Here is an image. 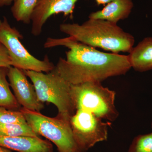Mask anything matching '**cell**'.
Instances as JSON below:
<instances>
[{"mask_svg": "<svg viewBox=\"0 0 152 152\" xmlns=\"http://www.w3.org/2000/svg\"><path fill=\"white\" fill-rule=\"evenodd\" d=\"M58 46L69 51L66 58H60L55 68L71 85L101 83L111 77L126 75L132 68L128 56L99 51L70 37L48 38L44 44L47 48Z\"/></svg>", "mask_w": 152, "mask_h": 152, "instance_id": "cell-1", "label": "cell"}, {"mask_svg": "<svg viewBox=\"0 0 152 152\" xmlns=\"http://www.w3.org/2000/svg\"><path fill=\"white\" fill-rule=\"evenodd\" d=\"M59 29L80 42L114 53H129L135 42L134 37L117 24L101 19L88 18L81 25L62 23Z\"/></svg>", "mask_w": 152, "mask_h": 152, "instance_id": "cell-2", "label": "cell"}, {"mask_svg": "<svg viewBox=\"0 0 152 152\" xmlns=\"http://www.w3.org/2000/svg\"><path fill=\"white\" fill-rule=\"evenodd\" d=\"M23 71L33 83L39 100L43 103L53 104L58 109L57 116L70 122L76 111L71 96V84L61 77L55 68L45 73Z\"/></svg>", "mask_w": 152, "mask_h": 152, "instance_id": "cell-3", "label": "cell"}, {"mask_svg": "<svg viewBox=\"0 0 152 152\" xmlns=\"http://www.w3.org/2000/svg\"><path fill=\"white\" fill-rule=\"evenodd\" d=\"M75 107L92 113L102 120L113 122L119 114L115 105L116 92L101 83L89 82L71 85Z\"/></svg>", "mask_w": 152, "mask_h": 152, "instance_id": "cell-4", "label": "cell"}, {"mask_svg": "<svg viewBox=\"0 0 152 152\" xmlns=\"http://www.w3.org/2000/svg\"><path fill=\"white\" fill-rule=\"evenodd\" d=\"M20 110L33 130L54 144L59 152L81 151L74 138L70 122L58 116H46L40 112L24 108Z\"/></svg>", "mask_w": 152, "mask_h": 152, "instance_id": "cell-5", "label": "cell"}, {"mask_svg": "<svg viewBox=\"0 0 152 152\" xmlns=\"http://www.w3.org/2000/svg\"><path fill=\"white\" fill-rule=\"evenodd\" d=\"M23 36L16 28L9 24L7 18L0 19V42L7 50L12 66L23 71L48 73L55 66L46 56L44 60L38 59L28 51L21 42Z\"/></svg>", "mask_w": 152, "mask_h": 152, "instance_id": "cell-6", "label": "cell"}, {"mask_svg": "<svg viewBox=\"0 0 152 152\" xmlns=\"http://www.w3.org/2000/svg\"><path fill=\"white\" fill-rule=\"evenodd\" d=\"M92 113L77 110L70 120L74 138L79 150L86 151L95 145L107 140L112 123L106 121Z\"/></svg>", "mask_w": 152, "mask_h": 152, "instance_id": "cell-7", "label": "cell"}, {"mask_svg": "<svg viewBox=\"0 0 152 152\" xmlns=\"http://www.w3.org/2000/svg\"><path fill=\"white\" fill-rule=\"evenodd\" d=\"M78 0H37L32 15L31 31L33 35L42 33L44 25L52 16L63 14L72 17Z\"/></svg>", "mask_w": 152, "mask_h": 152, "instance_id": "cell-8", "label": "cell"}, {"mask_svg": "<svg viewBox=\"0 0 152 152\" xmlns=\"http://www.w3.org/2000/svg\"><path fill=\"white\" fill-rule=\"evenodd\" d=\"M7 77L14 96L23 108L38 112L44 108L43 103L39 100L34 85L28 81L23 71L11 66L8 69Z\"/></svg>", "mask_w": 152, "mask_h": 152, "instance_id": "cell-9", "label": "cell"}, {"mask_svg": "<svg viewBox=\"0 0 152 152\" xmlns=\"http://www.w3.org/2000/svg\"><path fill=\"white\" fill-rule=\"evenodd\" d=\"M0 147L18 152H53L52 144L40 137L0 135Z\"/></svg>", "mask_w": 152, "mask_h": 152, "instance_id": "cell-10", "label": "cell"}, {"mask_svg": "<svg viewBox=\"0 0 152 152\" xmlns=\"http://www.w3.org/2000/svg\"><path fill=\"white\" fill-rule=\"evenodd\" d=\"M134 7L132 0H113L100 10L91 13L88 18L101 19L117 24L127 18Z\"/></svg>", "mask_w": 152, "mask_h": 152, "instance_id": "cell-11", "label": "cell"}, {"mask_svg": "<svg viewBox=\"0 0 152 152\" xmlns=\"http://www.w3.org/2000/svg\"><path fill=\"white\" fill-rule=\"evenodd\" d=\"M129 53L131 67L135 70L145 72L152 69V37L145 38Z\"/></svg>", "mask_w": 152, "mask_h": 152, "instance_id": "cell-12", "label": "cell"}, {"mask_svg": "<svg viewBox=\"0 0 152 152\" xmlns=\"http://www.w3.org/2000/svg\"><path fill=\"white\" fill-rule=\"evenodd\" d=\"M8 69L0 67V107L17 110L20 105L10 89V83L7 80Z\"/></svg>", "mask_w": 152, "mask_h": 152, "instance_id": "cell-13", "label": "cell"}, {"mask_svg": "<svg viewBox=\"0 0 152 152\" xmlns=\"http://www.w3.org/2000/svg\"><path fill=\"white\" fill-rule=\"evenodd\" d=\"M37 0H15L11 8L13 16L18 22L31 23L32 15Z\"/></svg>", "mask_w": 152, "mask_h": 152, "instance_id": "cell-14", "label": "cell"}, {"mask_svg": "<svg viewBox=\"0 0 152 152\" xmlns=\"http://www.w3.org/2000/svg\"><path fill=\"white\" fill-rule=\"evenodd\" d=\"M0 135L8 137H39L28 124H2L0 123Z\"/></svg>", "mask_w": 152, "mask_h": 152, "instance_id": "cell-15", "label": "cell"}, {"mask_svg": "<svg viewBox=\"0 0 152 152\" xmlns=\"http://www.w3.org/2000/svg\"><path fill=\"white\" fill-rule=\"evenodd\" d=\"M128 152H152V132L135 137Z\"/></svg>", "mask_w": 152, "mask_h": 152, "instance_id": "cell-16", "label": "cell"}, {"mask_svg": "<svg viewBox=\"0 0 152 152\" xmlns=\"http://www.w3.org/2000/svg\"><path fill=\"white\" fill-rule=\"evenodd\" d=\"M0 123L28 124L20 110H9L3 107H0Z\"/></svg>", "mask_w": 152, "mask_h": 152, "instance_id": "cell-17", "label": "cell"}, {"mask_svg": "<svg viewBox=\"0 0 152 152\" xmlns=\"http://www.w3.org/2000/svg\"><path fill=\"white\" fill-rule=\"evenodd\" d=\"M12 66V62L7 49L0 42V67L9 68Z\"/></svg>", "mask_w": 152, "mask_h": 152, "instance_id": "cell-18", "label": "cell"}, {"mask_svg": "<svg viewBox=\"0 0 152 152\" xmlns=\"http://www.w3.org/2000/svg\"><path fill=\"white\" fill-rule=\"evenodd\" d=\"M15 0H0V7L8 6L12 4Z\"/></svg>", "mask_w": 152, "mask_h": 152, "instance_id": "cell-19", "label": "cell"}, {"mask_svg": "<svg viewBox=\"0 0 152 152\" xmlns=\"http://www.w3.org/2000/svg\"><path fill=\"white\" fill-rule=\"evenodd\" d=\"M113 1V0H95L97 4L99 6L100 5H105Z\"/></svg>", "mask_w": 152, "mask_h": 152, "instance_id": "cell-20", "label": "cell"}, {"mask_svg": "<svg viewBox=\"0 0 152 152\" xmlns=\"http://www.w3.org/2000/svg\"><path fill=\"white\" fill-rule=\"evenodd\" d=\"M0 152H12L10 150L6 149L5 148L0 147Z\"/></svg>", "mask_w": 152, "mask_h": 152, "instance_id": "cell-21", "label": "cell"}, {"mask_svg": "<svg viewBox=\"0 0 152 152\" xmlns=\"http://www.w3.org/2000/svg\"><path fill=\"white\" fill-rule=\"evenodd\" d=\"M151 127L152 129V122H151Z\"/></svg>", "mask_w": 152, "mask_h": 152, "instance_id": "cell-22", "label": "cell"}, {"mask_svg": "<svg viewBox=\"0 0 152 152\" xmlns=\"http://www.w3.org/2000/svg\"><path fill=\"white\" fill-rule=\"evenodd\" d=\"M82 152L81 151H79V152Z\"/></svg>", "mask_w": 152, "mask_h": 152, "instance_id": "cell-23", "label": "cell"}]
</instances>
